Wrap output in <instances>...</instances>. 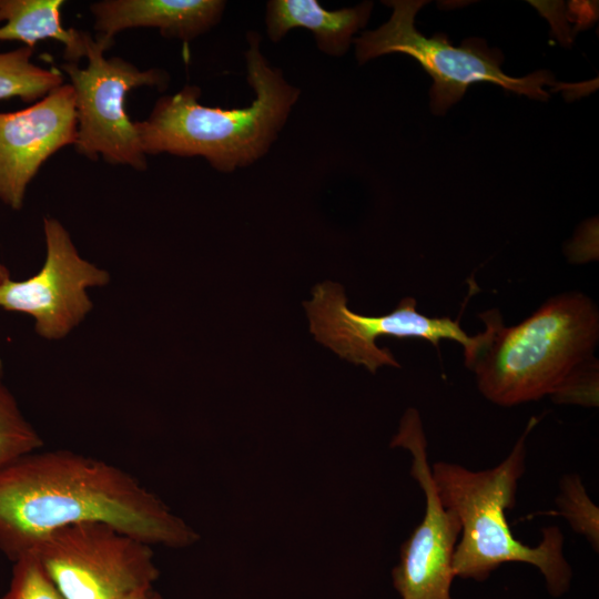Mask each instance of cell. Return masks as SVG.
<instances>
[{
	"instance_id": "obj_1",
	"label": "cell",
	"mask_w": 599,
	"mask_h": 599,
	"mask_svg": "<svg viewBox=\"0 0 599 599\" xmlns=\"http://www.w3.org/2000/svg\"><path fill=\"white\" fill-rule=\"evenodd\" d=\"M85 521L109 524L152 547L199 540L161 498L103 459L39 449L0 468V550L11 560L49 532Z\"/></svg>"
},
{
	"instance_id": "obj_13",
	"label": "cell",
	"mask_w": 599,
	"mask_h": 599,
	"mask_svg": "<svg viewBox=\"0 0 599 599\" xmlns=\"http://www.w3.org/2000/svg\"><path fill=\"white\" fill-rule=\"evenodd\" d=\"M372 1L339 10H326L317 0H271L266 4L265 26L272 42H278L295 28L314 35L319 51L331 57L344 55L353 35L363 29L373 10Z\"/></svg>"
},
{
	"instance_id": "obj_3",
	"label": "cell",
	"mask_w": 599,
	"mask_h": 599,
	"mask_svg": "<svg viewBox=\"0 0 599 599\" xmlns=\"http://www.w3.org/2000/svg\"><path fill=\"white\" fill-rule=\"evenodd\" d=\"M488 342L468 368L479 392L505 407L557 399L583 373L597 366L599 312L580 292L548 298L521 323L505 326L497 308L479 315Z\"/></svg>"
},
{
	"instance_id": "obj_7",
	"label": "cell",
	"mask_w": 599,
	"mask_h": 599,
	"mask_svg": "<svg viewBox=\"0 0 599 599\" xmlns=\"http://www.w3.org/2000/svg\"><path fill=\"white\" fill-rule=\"evenodd\" d=\"M304 306L315 339L341 358L363 365L370 373L384 365L400 366L388 348L376 345L377 337L422 338L437 349L441 339L455 341L463 346L465 365L469 368L489 336L487 329L469 336L460 326V317H429L419 313L414 297H404L389 314H357L348 308L343 286L331 281L317 284L312 291V300L304 302Z\"/></svg>"
},
{
	"instance_id": "obj_6",
	"label": "cell",
	"mask_w": 599,
	"mask_h": 599,
	"mask_svg": "<svg viewBox=\"0 0 599 599\" xmlns=\"http://www.w3.org/2000/svg\"><path fill=\"white\" fill-rule=\"evenodd\" d=\"M29 552L63 599H120L160 575L151 545L101 521L55 529Z\"/></svg>"
},
{
	"instance_id": "obj_10",
	"label": "cell",
	"mask_w": 599,
	"mask_h": 599,
	"mask_svg": "<svg viewBox=\"0 0 599 599\" xmlns=\"http://www.w3.org/2000/svg\"><path fill=\"white\" fill-rule=\"evenodd\" d=\"M43 229L47 255L42 268L28 280L10 278L0 285V307L31 315L39 336L60 339L93 308L87 290L108 284L110 275L80 256L58 220L45 217Z\"/></svg>"
},
{
	"instance_id": "obj_8",
	"label": "cell",
	"mask_w": 599,
	"mask_h": 599,
	"mask_svg": "<svg viewBox=\"0 0 599 599\" xmlns=\"http://www.w3.org/2000/svg\"><path fill=\"white\" fill-rule=\"evenodd\" d=\"M110 45L85 39L88 65L67 62L61 69L69 75L74 91L78 121L75 149L91 160L101 155L111 164L146 169L135 123L128 115L126 94L139 87H167L169 75L159 69L139 70L122 58L106 59Z\"/></svg>"
},
{
	"instance_id": "obj_11",
	"label": "cell",
	"mask_w": 599,
	"mask_h": 599,
	"mask_svg": "<svg viewBox=\"0 0 599 599\" xmlns=\"http://www.w3.org/2000/svg\"><path fill=\"white\" fill-rule=\"evenodd\" d=\"M74 91L62 84L29 108L0 113V200L13 210L41 165L60 149L75 144Z\"/></svg>"
},
{
	"instance_id": "obj_2",
	"label": "cell",
	"mask_w": 599,
	"mask_h": 599,
	"mask_svg": "<svg viewBox=\"0 0 599 599\" xmlns=\"http://www.w3.org/2000/svg\"><path fill=\"white\" fill-rule=\"evenodd\" d=\"M246 39V80L255 93L252 103L227 110L205 106L197 101L201 89L196 85L164 95L145 120L134 121L145 155L202 156L216 171L232 173L268 152L301 91L262 54L257 32H247Z\"/></svg>"
},
{
	"instance_id": "obj_21",
	"label": "cell",
	"mask_w": 599,
	"mask_h": 599,
	"mask_svg": "<svg viewBox=\"0 0 599 599\" xmlns=\"http://www.w3.org/2000/svg\"><path fill=\"white\" fill-rule=\"evenodd\" d=\"M2 374V362H1V358H0V376Z\"/></svg>"
},
{
	"instance_id": "obj_19",
	"label": "cell",
	"mask_w": 599,
	"mask_h": 599,
	"mask_svg": "<svg viewBox=\"0 0 599 599\" xmlns=\"http://www.w3.org/2000/svg\"><path fill=\"white\" fill-rule=\"evenodd\" d=\"M120 599H164L162 595L152 588L135 591Z\"/></svg>"
},
{
	"instance_id": "obj_18",
	"label": "cell",
	"mask_w": 599,
	"mask_h": 599,
	"mask_svg": "<svg viewBox=\"0 0 599 599\" xmlns=\"http://www.w3.org/2000/svg\"><path fill=\"white\" fill-rule=\"evenodd\" d=\"M9 589L1 599H63L32 552L14 561Z\"/></svg>"
},
{
	"instance_id": "obj_12",
	"label": "cell",
	"mask_w": 599,
	"mask_h": 599,
	"mask_svg": "<svg viewBox=\"0 0 599 599\" xmlns=\"http://www.w3.org/2000/svg\"><path fill=\"white\" fill-rule=\"evenodd\" d=\"M223 0H104L91 4L98 39L111 45L130 28H158L164 37L191 41L217 24Z\"/></svg>"
},
{
	"instance_id": "obj_9",
	"label": "cell",
	"mask_w": 599,
	"mask_h": 599,
	"mask_svg": "<svg viewBox=\"0 0 599 599\" xmlns=\"http://www.w3.org/2000/svg\"><path fill=\"white\" fill-rule=\"evenodd\" d=\"M412 454L410 474L425 497L422 521L400 547L393 582L402 599H454L453 557L460 535L457 516L437 495L428 463L427 439L418 410L408 408L390 441Z\"/></svg>"
},
{
	"instance_id": "obj_15",
	"label": "cell",
	"mask_w": 599,
	"mask_h": 599,
	"mask_svg": "<svg viewBox=\"0 0 599 599\" xmlns=\"http://www.w3.org/2000/svg\"><path fill=\"white\" fill-rule=\"evenodd\" d=\"M28 47L0 53V99L18 97L24 102L42 99L63 84L57 70L41 68L30 61Z\"/></svg>"
},
{
	"instance_id": "obj_17",
	"label": "cell",
	"mask_w": 599,
	"mask_h": 599,
	"mask_svg": "<svg viewBox=\"0 0 599 599\" xmlns=\"http://www.w3.org/2000/svg\"><path fill=\"white\" fill-rule=\"evenodd\" d=\"M556 502L558 515L562 516L571 529L583 536L593 550L598 551L599 510L590 499L579 475L569 474L560 479Z\"/></svg>"
},
{
	"instance_id": "obj_14",
	"label": "cell",
	"mask_w": 599,
	"mask_h": 599,
	"mask_svg": "<svg viewBox=\"0 0 599 599\" xmlns=\"http://www.w3.org/2000/svg\"><path fill=\"white\" fill-rule=\"evenodd\" d=\"M62 0H0V41H22L33 49L38 41L53 39L64 45L68 62L85 55L89 33L65 29L61 21Z\"/></svg>"
},
{
	"instance_id": "obj_16",
	"label": "cell",
	"mask_w": 599,
	"mask_h": 599,
	"mask_svg": "<svg viewBox=\"0 0 599 599\" xmlns=\"http://www.w3.org/2000/svg\"><path fill=\"white\" fill-rule=\"evenodd\" d=\"M43 440L0 378V468L41 449Z\"/></svg>"
},
{
	"instance_id": "obj_20",
	"label": "cell",
	"mask_w": 599,
	"mask_h": 599,
	"mask_svg": "<svg viewBox=\"0 0 599 599\" xmlns=\"http://www.w3.org/2000/svg\"><path fill=\"white\" fill-rule=\"evenodd\" d=\"M10 280L9 270L0 262V285Z\"/></svg>"
},
{
	"instance_id": "obj_5",
	"label": "cell",
	"mask_w": 599,
	"mask_h": 599,
	"mask_svg": "<svg viewBox=\"0 0 599 599\" xmlns=\"http://www.w3.org/2000/svg\"><path fill=\"white\" fill-rule=\"evenodd\" d=\"M384 3L393 8V13L379 28L354 39L356 59L364 64L396 52L414 58L433 79L429 95L430 110L435 114H444L461 100L468 87L479 82H490L540 101H547L550 97L545 85H551L555 90L580 87L558 83L546 70L524 78L509 77L501 70V51L489 48L484 39L469 38L461 45L454 47L444 33L424 37L415 27V17L428 1L388 0Z\"/></svg>"
},
{
	"instance_id": "obj_4",
	"label": "cell",
	"mask_w": 599,
	"mask_h": 599,
	"mask_svg": "<svg viewBox=\"0 0 599 599\" xmlns=\"http://www.w3.org/2000/svg\"><path fill=\"white\" fill-rule=\"evenodd\" d=\"M531 417L510 453L489 469L471 470L437 461L430 468L441 505L460 524L453 557L455 577L485 580L505 562H525L539 569L554 596L569 587L571 568L564 555V535L557 526L541 530L537 546L515 538L506 511L516 505L518 483L526 468V440L537 425Z\"/></svg>"
}]
</instances>
